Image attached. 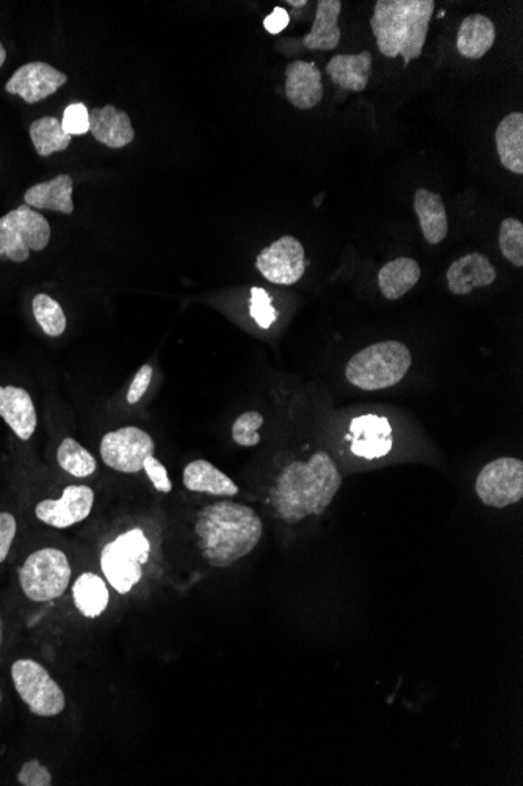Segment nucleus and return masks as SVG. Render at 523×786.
<instances>
[{"label": "nucleus", "mask_w": 523, "mask_h": 786, "mask_svg": "<svg viewBox=\"0 0 523 786\" xmlns=\"http://www.w3.org/2000/svg\"><path fill=\"white\" fill-rule=\"evenodd\" d=\"M144 471L148 475L149 481L152 482V485L156 487L157 492H171L172 484L169 481L167 468L164 466L160 460H157L154 455L146 459Z\"/></svg>", "instance_id": "c9c22d12"}, {"label": "nucleus", "mask_w": 523, "mask_h": 786, "mask_svg": "<svg viewBox=\"0 0 523 786\" xmlns=\"http://www.w3.org/2000/svg\"><path fill=\"white\" fill-rule=\"evenodd\" d=\"M288 24H290V17H288L287 11L283 7H276L264 21L265 29L272 36H278Z\"/></svg>", "instance_id": "58836bf2"}, {"label": "nucleus", "mask_w": 523, "mask_h": 786, "mask_svg": "<svg viewBox=\"0 0 523 786\" xmlns=\"http://www.w3.org/2000/svg\"><path fill=\"white\" fill-rule=\"evenodd\" d=\"M75 181L69 175H59L51 181L40 183L26 190L24 202L32 209L57 210L61 214L75 213L72 203Z\"/></svg>", "instance_id": "412c9836"}, {"label": "nucleus", "mask_w": 523, "mask_h": 786, "mask_svg": "<svg viewBox=\"0 0 523 786\" xmlns=\"http://www.w3.org/2000/svg\"><path fill=\"white\" fill-rule=\"evenodd\" d=\"M413 355L398 341H383L357 352L346 364V381L356 389L379 391L402 382L411 370Z\"/></svg>", "instance_id": "20e7f679"}, {"label": "nucleus", "mask_w": 523, "mask_h": 786, "mask_svg": "<svg viewBox=\"0 0 523 786\" xmlns=\"http://www.w3.org/2000/svg\"><path fill=\"white\" fill-rule=\"evenodd\" d=\"M495 278L497 271L483 253H468L447 271L448 289L455 295H467L478 287L491 286Z\"/></svg>", "instance_id": "dca6fc26"}, {"label": "nucleus", "mask_w": 523, "mask_h": 786, "mask_svg": "<svg viewBox=\"0 0 523 786\" xmlns=\"http://www.w3.org/2000/svg\"><path fill=\"white\" fill-rule=\"evenodd\" d=\"M103 463L119 473L134 474L144 470L146 459L152 458L156 444L144 429H118L103 435L101 441Z\"/></svg>", "instance_id": "9d476101"}, {"label": "nucleus", "mask_w": 523, "mask_h": 786, "mask_svg": "<svg viewBox=\"0 0 523 786\" xmlns=\"http://www.w3.org/2000/svg\"><path fill=\"white\" fill-rule=\"evenodd\" d=\"M68 82V76L45 61H30L22 65L6 83L7 94L19 96L27 105H37Z\"/></svg>", "instance_id": "ddd939ff"}, {"label": "nucleus", "mask_w": 523, "mask_h": 786, "mask_svg": "<svg viewBox=\"0 0 523 786\" xmlns=\"http://www.w3.org/2000/svg\"><path fill=\"white\" fill-rule=\"evenodd\" d=\"M0 417L17 433L19 440L32 439L38 416L32 397L18 386H0Z\"/></svg>", "instance_id": "a211bd4d"}, {"label": "nucleus", "mask_w": 523, "mask_h": 786, "mask_svg": "<svg viewBox=\"0 0 523 786\" xmlns=\"http://www.w3.org/2000/svg\"><path fill=\"white\" fill-rule=\"evenodd\" d=\"M152 366L151 364H145L138 370L136 377H134L132 383H130V389L127 391V402L130 405H136L145 396L146 391H148L149 385L152 381Z\"/></svg>", "instance_id": "e433bc0d"}, {"label": "nucleus", "mask_w": 523, "mask_h": 786, "mask_svg": "<svg viewBox=\"0 0 523 786\" xmlns=\"http://www.w3.org/2000/svg\"><path fill=\"white\" fill-rule=\"evenodd\" d=\"M288 6H294L298 9V7L307 6V2L306 0H288Z\"/></svg>", "instance_id": "a19ab883"}, {"label": "nucleus", "mask_w": 523, "mask_h": 786, "mask_svg": "<svg viewBox=\"0 0 523 786\" xmlns=\"http://www.w3.org/2000/svg\"><path fill=\"white\" fill-rule=\"evenodd\" d=\"M500 163L515 175L523 174V114L513 112L503 118L495 130Z\"/></svg>", "instance_id": "393cba45"}, {"label": "nucleus", "mask_w": 523, "mask_h": 786, "mask_svg": "<svg viewBox=\"0 0 523 786\" xmlns=\"http://www.w3.org/2000/svg\"><path fill=\"white\" fill-rule=\"evenodd\" d=\"M11 678L19 697L34 716L53 717L67 707L63 689L40 662L18 659L11 666Z\"/></svg>", "instance_id": "6e6552de"}, {"label": "nucleus", "mask_w": 523, "mask_h": 786, "mask_svg": "<svg viewBox=\"0 0 523 786\" xmlns=\"http://www.w3.org/2000/svg\"><path fill=\"white\" fill-rule=\"evenodd\" d=\"M476 494L487 508L505 509L523 498V462L500 458L487 463L475 482Z\"/></svg>", "instance_id": "1a4fd4ad"}, {"label": "nucleus", "mask_w": 523, "mask_h": 786, "mask_svg": "<svg viewBox=\"0 0 523 786\" xmlns=\"http://www.w3.org/2000/svg\"><path fill=\"white\" fill-rule=\"evenodd\" d=\"M322 72L313 61L295 60L286 68V96L299 110H310L323 99Z\"/></svg>", "instance_id": "2eb2a0df"}, {"label": "nucleus", "mask_w": 523, "mask_h": 786, "mask_svg": "<svg viewBox=\"0 0 523 786\" xmlns=\"http://www.w3.org/2000/svg\"><path fill=\"white\" fill-rule=\"evenodd\" d=\"M500 250L515 267L523 266V224L517 218H505L500 225Z\"/></svg>", "instance_id": "7c9ffc66"}, {"label": "nucleus", "mask_w": 523, "mask_h": 786, "mask_svg": "<svg viewBox=\"0 0 523 786\" xmlns=\"http://www.w3.org/2000/svg\"><path fill=\"white\" fill-rule=\"evenodd\" d=\"M372 53H341L334 56L326 65V72L336 86L346 91H364L368 86L372 72Z\"/></svg>", "instance_id": "6ab92c4d"}, {"label": "nucleus", "mask_w": 523, "mask_h": 786, "mask_svg": "<svg viewBox=\"0 0 523 786\" xmlns=\"http://www.w3.org/2000/svg\"><path fill=\"white\" fill-rule=\"evenodd\" d=\"M184 485L195 493H207L211 497L233 498L238 494V487L229 475L218 470L207 460H194L184 470Z\"/></svg>", "instance_id": "4be33fe9"}, {"label": "nucleus", "mask_w": 523, "mask_h": 786, "mask_svg": "<svg viewBox=\"0 0 523 786\" xmlns=\"http://www.w3.org/2000/svg\"><path fill=\"white\" fill-rule=\"evenodd\" d=\"M29 134L34 151L41 157L65 151L71 144V136L65 134L61 121L56 117H42L40 120L33 121L30 125Z\"/></svg>", "instance_id": "cd10ccee"}, {"label": "nucleus", "mask_w": 523, "mask_h": 786, "mask_svg": "<svg viewBox=\"0 0 523 786\" xmlns=\"http://www.w3.org/2000/svg\"><path fill=\"white\" fill-rule=\"evenodd\" d=\"M256 267L262 277L273 285H295L306 272V253L303 244L294 236H283L259 253Z\"/></svg>", "instance_id": "9b49d317"}, {"label": "nucleus", "mask_w": 523, "mask_h": 786, "mask_svg": "<svg viewBox=\"0 0 523 786\" xmlns=\"http://www.w3.org/2000/svg\"><path fill=\"white\" fill-rule=\"evenodd\" d=\"M33 316L42 332L51 337L63 335L67 330V316L60 303L53 301L51 295L38 294L32 303Z\"/></svg>", "instance_id": "c756f323"}, {"label": "nucleus", "mask_w": 523, "mask_h": 786, "mask_svg": "<svg viewBox=\"0 0 523 786\" xmlns=\"http://www.w3.org/2000/svg\"><path fill=\"white\" fill-rule=\"evenodd\" d=\"M434 0H378L371 19L379 51L388 59L402 56L406 63L422 56Z\"/></svg>", "instance_id": "7ed1b4c3"}, {"label": "nucleus", "mask_w": 523, "mask_h": 786, "mask_svg": "<svg viewBox=\"0 0 523 786\" xmlns=\"http://www.w3.org/2000/svg\"><path fill=\"white\" fill-rule=\"evenodd\" d=\"M0 701H2V694H0Z\"/></svg>", "instance_id": "37998d69"}, {"label": "nucleus", "mask_w": 523, "mask_h": 786, "mask_svg": "<svg viewBox=\"0 0 523 786\" xmlns=\"http://www.w3.org/2000/svg\"><path fill=\"white\" fill-rule=\"evenodd\" d=\"M253 320L260 328H270L278 320L279 313L273 306L272 297L262 287H253L251 306H249Z\"/></svg>", "instance_id": "473e14b6"}, {"label": "nucleus", "mask_w": 523, "mask_h": 786, "mask_svg": "<svg viewBox=\"0 0 523 786\" xmlns=\"http://www.w3.org/2000/svg\"><path fill=\"white\" fill-rule=\"evenodd\" d=\"M264 425V416L259 412H246L233 424V440L238 446L254 448L260 443L259 429Z\"/></svg>", "instance_id": "2f4dec72"}, {"label": "nucleus", "mask_w": 523, "mask_h": 786, "mask_svg": "<svg viewBox=\"0 0 523 786\" xmlns=\"http://www.w3.org/2000/svg\"><path fill=\"white\" fill-rule=\"evenodd\" d=\"M495 43V26L483 14L464 18L457 30L456 48L464 59L480 60Z\"/></svg>", "instance_id": "5701e85b"}, {"label": "nucleus", "mask_w": 523, "mask_h": 786, "mask_svg": "<svg viewBox=\"0 0 523 786\" xmlns=\"http://www.w3.org/2000/svg\"><path fill=\"white\" fill-rule=\"evenodd\" d=\"M95 504V492L88 485H68L60 500L38 502L34 515L45 524L67 529L82 523L90 517Z\"/></svg>", "instance_id": "f8f14e48"}, {"label": "nucleus", "mask_w": 523, "mask_h": 786, "mask_svg": "<svg viewBox=\"0 0 523 786\" xmlns=\"http://www.w3.org/2000/svg\"><path fill=\"white\" fill-rule=\"evenodd\" d=\"M61 128H63L65 134L71 137L85 136V134L90 132V112H88L87 106H83L82 102L69 105L65 109Z\"/></svg>", "instance_id": "72a5a7b5"}, {"label": "nucleus", "mask_w": 523, "mask_h": 786, "mask_svg": "<svg viewBox=\"0 0 523 786\" xmlns=\"http://www.w3.org/2000/svg\"><path fill=\"white\" fill-rule=\"evenodd\" d=\"M18 782L22 786H51L52 776L46 766H42L37 758L26 762L18 773Z\"/></svg>", "instance_id": "f704fd0d"}, {"label": "nucleus", "mask_w": 523, "mask_h": 786, "mask_svg": "<svg viewBox=\"0 0 523 786\" xmlns=\"http://www.w3.org/2000/svg\"><path fill=\"white\" fill-rule=\"evenodd\" d=\"M90 132L96 141L111 149L126 148L136 139L129 115L111 105L90 110Z\"/></svg>", "instance_id": "f3484780"}, {"label": "nucleus", "mask_w": 523, "mask_h": 786, "mask_svg": "<svg viewBox=\"0 0 523 786\" xmlns=\"http://www.w3.org/2000/svg\"><path fill=\"white\" fill-rule=\"evenodd\" d=\"M264 534L256 510L234 501L207 505L198 513L195 536L203 558L217 569H226L254 551Z\"/></svg>", "instance_id": "f03ea898"}, {"label": "nucleus", "mask_w": 523, "mask_h": 786, "mask_svg": "<svg viewBox=\"0 0 523 786\" xmlns=\"http://www.w3.org/2000/svg\"><path fill=\"white\" fill-rule=\"evenodd\" d=\"M0 643H2V622H0Z\"/></svg>", "instance_id": "79ce46f5"}, {"label": "nucleus", "mask_w": 523, "mask_h": 786, "mask_svg": "<svg viewBox=\"0 0 523 786\" xmlns=\"http://www.w3.org/2000/svg\"><path fill=\"white\" fill-rule=\"evenodd\" d=\"M414 210L421 222L426 243L441 244L448 234L447 209H445L441 195L418 189L414 195Z\"/></svg>", "instance_id": "b1692460"}, {"label": "nucleus", "mask_w": 523, "mask_h": 786, "mask_svg": "<svg viewBox=\"0 0 523 786\" xmlns=\"http://www.w3.org/2000/svg\"><path fill=\"white\" fill-rule=\"evenodd\" d=\"M57 462H59L61 470L79 479L95 474L96 468H98L93 455L75 439L61 441L59 451H57Z\"/></svg>", "instance_id": "c85d7f7f"}, {"label": "nucleus", "mask_w": 523, "mask_h": 786, "mask_svg": "<svg viewBox=\"0 0 523 786\" xmlns=\"http://www.w3.org/2000/svg\"><path fill=\"white\" fill-rule=\"evenodd\" d=\"M17 537V519L11 513H0V563L6 561Z\"/></svg>", "instance_id": "4c0bfd02"}, {"label": "nucleus", "mask_w": 523, "mask_h": 786, "mask_svg": "<svg viewBox=\"0 0 523 786\" xmlns=\"http://www.w3.org/2000/svg\"><path fill=\"white\" fill-rule=\"evenodd\" d=\"M51 243L48 218L30 208L19 206L0 217V258L26 263L30 252H42Z\"/></svg>", "instance_id": "0eeeda50"}, {"label": "nucleus", "mask_w": 523, "mask_h": 786, "mask_svg": "<svg viewBox=\"0 0 523 786\" xmlns=\"http://www.w3.org/2000/svg\"><path fill=\"white\" fill-rule=\"evenodd\" d=\"M71 573V566L63 551L57 548H41L22 563L19 569V584L30 601L46 603L67 592Z\"/></svg>", "instance_id": "423d86ee"}, {"label": "nucleus", "mask_w": 523, "mask_h": 786, "mask_svg": "<svg viewBox=\"0 0 523 786\" xmlns=\"http://www.w3.org/2000/svg\"><path fill=\"white\" fill-rule=\"evenodd\" d=\"M341 0H318L313 29L303 38L304 48L310 51H333L341 43Z\"/></svg>", "instance_id": "aec40b11"}, {"label": "nucleus", "mask_w": 523, "mask_h": 786, "mask_svg": "<svg viewBox=\"0 0 523 786\" xmlns=\"http://www.w3.org/2000/svg\"><path fill=\"white\" fill-rule=\"evenodd\" d=\"M418 279H421V266L417 261L405 256L388 261L378 274L379 289L387 301L402 298L417 285Z\"/></svg>", "instance_id": "a878e982"}, {"label": "nucleus", "mask_w": 523, "mask_h": 786, "mask_svg": "<svg viewBox=\"0 0 523 786\" xmlns=\"http://www.w3.org/2000/svg\"><path fill=\"white\" fill-rule=\"evenodd\" d=\"M342 487V474L326 452L307 462H292L280 471L272 489V504L284 523L295 524L322 515Z\"/></svg>", "instance_id": "f257e3e1"}, {"label": "nucleus", "mask_w": 523, "mask_h": 786, "mask_svg": "<svg viewBox=\"0 0 523 786\" xmlns=\"http://www.w3.org/2000/svg\"><path fill=\"white\" fill-rule=\"evenodd\" d=\"M352 451L357 458L381 459L394 446L391 423L386 417L364 415L355 417L349 425Z\"/></svg>", "instance_id": "4468645a"}, {"label": "nucleus", "mask_w": 523, "mask_h": 786, "mask_svg": "<svg viewBox=\"0 0 523 786\" xmlns=\"http://www.w3.org/2000/svg\"><path fill=\"white\" fill-rule=\"evenodd\" d=\"M151 542L140 528L130 529L125 534L107 543L101 551L103 577L121 596L136 588L144 577V566L149 561Z\"/></svg>", "instance_id": "39448f33"}, {"label": "nucleus", "mask_w": 523, "mask_h": 786, "mask_svg": "<svg viewBox=\"0 0 523 786\" xmlns=\"http://www.w3.org/2000/svg\"><path fill=\"white\" fill-rule=\"evenodd\" d=\"M72 600L83 617L96 619L109 608L110 593L99 574L85 571L72 586Z\"/></svg>", "instance_id": "bb28decb"}, {"label": "nucleus", "mask_w": 523, "mask_h": 786, "mask_svg": "<svg viewBox=\"0 0 523 786\" xmlns=\"http://www.w3.org/2000/svg\"><path fill=\"white\" fill-rule=\"evenodd\" d=\"M7 60V51L6 48H3V45L0 43V68L3 67V63H6Z\"/></svg>", "instance_id": "ea45409f"}]
</instances>
